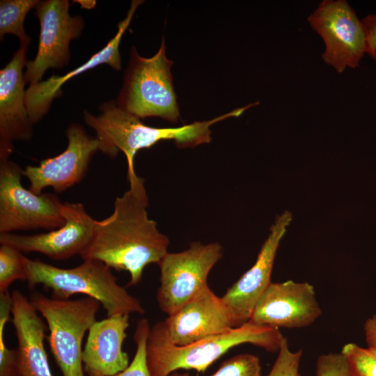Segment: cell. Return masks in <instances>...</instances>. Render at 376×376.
<instances>
[{
  "label": "cell",
  "mask_w": 376,
  "mask_h": 376,
  "mask_svg": "<svg viewBox=\"0 0 376 376\" xmlns=\"http://www.w3.org/2000/svg\"><path fill=\"white\" fill-rule=\"evenodd\" d=\"M127 178L129 189L116 198L110 216L95 220L92 240L80 256L127 272L128 285H136L144 268L151 263L159 265L168 253L169 240L148 218L143 179L137 175Z\"/></svg>",
  "instance_id": "6da1fadb"
},
{
  "label": "cell",
  "mask_w": 376,
  "mask_h": 376,
  "mask_svg": "<svg viewBox=\"0 0 376 376\" xmlns=\"http://www.w3.org/2000/svg\"><path fill=\"white\" fill-rule=\"evenodd\" d=\"M256 105L251 103L212 120L196 121L178 127L158 128L143 124L141 118L120 108L116 102L102 103L101 113L93 116L84 111L85 123L93 128L101 141L102 152L115 157L118 151L126 157L127 178L136 174L134 158L141 149L150 148L163 140H173L179 148H191L211 141L210 127L230 117H237L249 108Z\"/></svg>",
  "instance_id": "7a4b0ae2"
},
{
  "label": "cell",
  "mask_w": 376,
  "mask_h": 376,
  "mask_svg": "<svg viewBox=\"0 0 376 376\" xmlns=\"http://www.w3.org/2000/svg\"><path fill=\"white\" fill-rule=\"evenodd\" d=\"M283 338L279 329L249 321L224 334L180 346L171 341L162 321L150 329L146 362L151 376H169L179 369L201 373L233 347L250 343L275 352Z\"/></svg>",
  "instance_id": "3957f363"
},
{
  "label": "cell",
  "mask_w": 376,
  "mask_h": 376,
  "mask_svg": "<svg viewBox=\"0 0 376 376\" xmlns=\"http://www.w3.org/2000/svg\"><path fill=\"white\" fill-rule=\"evenodd\" d=\"M26 269L29 288L42 285L54 298L68 299L73 295H85L98 301L107 317L145 313L140 301L120 286L111 268L99 260L86 259L65 269L28 258Z\"/></svg>",
  "instance_id": "277c9868"
},
{
  "label": "cell",
  "mask_w": 376,
  "mask_h": 376,
  "mask_svg": "<svg viewBox=\"0 0 376 376\" xmlns=\"http://www.w3.org/2000/svg\"><path fill=\"white\" fill-rule=\"evenodd\" d=\"M172 65L166 55L164 38L157 53L150 58L141 56L132 47L118 106L141 119L159 117L178 122L180 111L173 89Z\"/></svg>",
  "instance_id": "5b68a950"
},
{
  "label": "cell",
  "mask_w": 376,
  "mask_h": 376,
  "mask_svg": "<svg viewBox=\"0 0 376 376\" xmlns=\"http://www.w3.org/2000/svg\"><path fill=\"white\" fill-rule=\"evenodd\" d=\"M30 301L47 324L50 350L63 376H85L81 343L100 303L89 297L59 299L36 292Z\"/></svg>",
  "instance_id": "8992f818"
},
{
  "label": "cell",
  "mask_w": 376,
  "mask_h": 376,
  "mask_svg": "<svg viewBox=\"0 0 376 376\" xmlns=\"http://www.w3.org/2000/svg\"><path fill=\"white\" fill-rule=\"evenodd\" d=\"M23 169L8 159L0 162V234L18 230H54L65 223L63 203L56 194H36L21 183Z\"/></svg>",
  "instance_id": "52a82bcc"
},
{
  "label": "cell",
  "mask_w": 376,
  "mask_h": 376,
  "mask_svg": "<svg viewBox=\"0 0 376 376\" xmlns=\"http://www.w3.org/2000/svg\"><path fill=\"white\" fill-rule=\"evenodd\" d=\"M222 255L217 242H196L183 251L168 252L158 265L157 301L162 311L172 314L206 287L208 274Z\"/></svg>",
  "instance_id": "ba28073f"
},
{
  "label": "cell",
  "mask_w": 376,
  "mask_h": 376,
  "mask_svg": "<svg viewBox=\"0 0 376 376\" xmlns=\"http://www.w3.org/2000/svg\"><path fill=\"white\" fill-rule=\"evenodd\" d=\"M308 22L324 42L322 58L327 65L338 73L359 66L366 53L365 31L347 1H322Z\"/></svg>",
  "instance_id": "9c48e42d"
},
{
  "label": "cell",
  "mask_w": 376,
  "mask_h": 376,
  "mask_svg": "<svg viewBox=\"0 0 376 376\" xmlns=\"http://www.w3.org/2000/svg\"><path fill=\"white\" fill-rule=\"evenodd\" d=\"M69 7L68 0H45L36 8L40 24L39 44L35 58L26 63V83L40 81L49 68L68 65L70 41L78 38L84 28L82 17L70 16Z\"/></svg>",
  "instance_id": "30bf717a"
},
{
  "label": "cell",
  "mask_w": 376,
  "mask_h": 376,
  "mask_svg": "<svg viewBox=\"0 0 376 376\" xmlns=\"http://www.w3.org/2000/svg\"><path fill=\"white\" fill-rule=\"evenodd\" d=\"M66 136L68 146L63 152L23 170V175L29 181V189L33 193L41 194L49 187L61 193L79 183L87 172L92 156L103 150L101 141L88 134L77 123L68 126Z\"/></svg>",
  "instance_id": "8fae6325"
},
{
  "label": "cell",
  "mask_w": 376,
  "mask_h": 376,
  "mask_svg": "<svg viewBox=\"0 0 376 376\" xmlns=\"http://www.w3.org/2000/svg\"><path fill=\"white\" fill-rule=\"evenodd\" d=\"M322 311L314 287L288 280L271 283L257 301L249 322L276 329L306 327Z\"/></svg>",
  "instance_id": "7c38bea8"
},
{
  "label": "cell",
  "mask_w": 376,
  "mask_h": 376,
  "mask_svg": "<svg viewBox=\"0 0 376 376\" xmlns=\"http://www.w3.org/2000/svg\"><path fill=\"white\" fill-rule=\"evenodd\" d=\"M63 213L65 223L59 228L31 235L0 234V244L22 253H40L55 260L80 256L92 240L95 220L81 203H64Z\"/></svg>",
  "instance_id": "4fadbf2b"
},
{
  "label": "cell",
  "mask_w": 376,
  "mask_h": 376,
  "mask_svg": "<svg viewBox=\"0 0 376 376\" xmlns=\"http://www.w3.org/2000/svg\"><path fill=\"white\" fill-rule=\"evenodd\" d=\"M164 324L171 341L180 346L239 327L222 297L217 296L208 285L169 315Z\"/></svg>",
  "instance_id": "5bb4252c"
},
{
  "label": "cell",
  "mask_w": 376,
  "mask_h": 376,
  "mask_svg": "<svg viewBox=\"0 0 376 376\" xmlns=\"http://www.w3.org/2000/svg\"><path fill=\"white\" fill-rule=\"evenodd\" d=\"M27 48L20 45L0 70V162L9 159L14 141H29L33 136L23 73Z\"/></svg>",
  "instance_id": "9a60e30c"
},
{
  "label": "cell",
  "mask_w": 376,
  "mask_h": 376,
  "mask_svg": "<svg viewBox=\"0 0 376 376\" xmlns=\"http://www.w3.org/2000/svg\"><path fill=\"white\" fill-rule=\"evenodd\" d=\"M292 218L287 210L276 217L253 265L222 297L239 326L249 321L257 301L272 283L276 254Z\"/></svg>",
  "instance_id": "2e32d148"
},
{
  "label": "cell",
  "mask_w": 376,
  "mask_h": 376,
  "mask_svg": "<svg viewBox=\"0 0 376 376\" xmlns=\"http://www.w3.org/2000/svg\"><path fill=\"white\" fill-rule=\"evenodd\" d=\"M143 1L134 0L126 17L118 24V31L101 50L93 54L86 63L64 74L52 75L45 81L30 84L26 90V106L31 123L38 122L49 111L52 101L58 97L61 87L70 79L102 64H107L116 70H121V56L119 51L123 36L128 28L137 8Z\"/></svg>",
  "instance_id": "e0dca14e"
},
{
  "label": "cell",
  "mask_w": 376,
  "mask_h": 376,
  "mask_svg": "<svg viewBox=\"0 0 376 376\" xmlns=\"http://www.w3.org/2000/svg\"><path fill=\"white\" fill-rule=\"evenodd\" d=\"M129 327V314H118L96 321L89 329L82 352L88 376H112L127 368L128 354L123 343Z\"/></svg>",
  "instance_id": "ac0fdd59"
},
{
  "label": "cell",
  "mask_w": 376,
  "mask_h": 376,
  "mask_svg": "<svg viewBox=\"0 0 376 376\" xmlns=\"http://www.w3.org/2000/svg\"><path fill=\"white\" fill-rule=\"evenodd\" d=\"M12 323L21 376H53L45 349L46 324L33 305L20 291L11 293Z\"/></svg>",
  "instance_id": "d6986e66"
},
{
  "label": "cell",
  "mask_w": 376,
  "mask_h": 376,
  "mask_svg": "<svg viewBox=\"0 0 376 376\" xmlns=\"http://www.w3.org/2000/svg\"><path fill=\"white\" fill-rule=\"evenodd\" d=\"M39 0H1L0 1V38L7 33L17 36L20 45L29 47L31 38L24 27L29 11L36 8Z\"/></svg>",
  "instance_id": "ffe728a7"
},
{
  "label": "cell",
  "mask_w": 376,
  "mask_h": 376,
  "mask_svg": "<svg viewBox=\"0 0 376 376\" xmlns=\"http://www.w3.org/2000/svg\"><path fill=\"white\" fill-rule=\"evenodd\" d=\"M28 258L17 249L7 244L0 246V294L8 292L17 280L27 279Z\"/></svg>",
  "instance_id": "44dd1931"
},
{
  "label": "cell",
  "mask_w": 376,
  "mask_h": 376,
  "mask_svg": "<svg viewBox=\"0 0 376 376\" xmlns=\"http://www.w3.org/2000/svg\"><path fill=\"white\" fill-rule=\"evenodd\" d=\"M11 308V294L9 292L0 294V376H21L17 351L7 347L4 338Z\"/></svg>",
  "instance_id": "7402d4cb"
},
{
  "label": "cell",
  "mask_w": 376,
  "mask_h": 376,
  "mask_svg": "<svg viewBox=\"0 0 376 376\" xmlns=\"http://www.w3.org/2000/svg\"><path fill=\"white\" fill-rule=\"evenodd\" d=\"M340 352L347 360L351 376H376V354L370 349L348 343Z\"/></svg>",
  "instance_id": "603a6c76"
},
{
  "label": "cell",
  "mask_w": 376,
  "mask_h": 376,
  "mask_svg": "<svg viewBox=\"0 0 376 376\" xmlns=\"http://www.w3.org/2000/svg\"><path fill=\"white\" fill-rule=\"evenodd\" d=\"M150 329L147 319L138 320L134 334L136 345L134 358L126 369L112 376H151L146 362V343Z\"/></svg>",
  "instance_id": "cb8c5ba5"
},
{
  "label": "cell",
  "mask_w": 376,
  "mask_h": 376,
  "mask_svg": "<svg viewBox=\"0 0 376 376\" xmlns=\"http://www.w3.org/2000/svg\"><path fill=\"white\" fill-rule=\"evenodd\" d=\"M211 376H262L260 361L253 354L236 355L222 363Z\"/></svg>",
  "instance_id": "d4e9b609"
},
{
  "label": "cell",
  "mask_w": 376,
  "mask_h": 376,
  "mask_svg": "<svg viewBox=\"0 0 376 376\" xmlns=\"http://www.w3.org/2000/svg\"><path fill=\"white\" fill-rule=\"evenodd\" d=\"M302 351H292L284 337L278 357L267 376H301L299 371Z\"/></svg>",
  "instance_id": "484cf974"
},
{
  "label": "cell",
  "mask_w": 376,
  "mask_h": 376,
  "mask_svg": "<svg viewBox=\"0 0 376 376\" xmlns=\"http://www.w3.org/2000/svg\"><path fill=\"white\" fill-rule=\"evenodd\" d=\"M316 376H351L345 356L341 353L320 355L315 364Z\"/></svg>",
  "instance_id": "4316f807"
},
{
  "label": "cell",
  "mask_w": 376,
  "mask_h": 376,
  "mask_svg": "<svg viewBox=\"0 0 376 376\" xmlns=\"http://www.w3.org/2000/svg\"><path fill=\"white\" fill-rule=\"evenodd\" d=\"M366 36V51L376 60V14L367 15L362 20Z\"/></svg>",
  "instance_id": "83f0119b"
},
{
  "label": "cell",
  "mask_w": 376,
  "mask_h": 376,
  "mask_svg": "<svg viewBox=\"0 0 376 376\" xmlns=\"http://www.w3.org/2000/svg\"><path fill=\"white\" fill-rule=\"evenodd\" d=\"M363 330L367 347L376 354V313L366 320Z\"/></svg>",
  "instance_id": "f1b7e54d"
},
{
  "label": "cell",
  "mask_w": 376,
  "mask_h": 376,
  "mask_svg": "<svg viewBox=\"0 0 376 376\" xmlns=\"http://www.w3.org/2000/svg\"><path fill=\"white\" fill-rule=\"evenodd\" d=\"M74 1L79 3L82 8L86 9H92L96 4V1L94 0H76Z\"/></svg>",
  "instance_id": "f546056e"
},
{
  "label": "cell",
  "mask_w": 376,
  "mask_h": 376,
  "mask_svg": "<svg viewBox=\"0 0 376 376\" xmlns=\"http://www.w3.org/2000/svg\"><path fill=\"white\" fill-rule=\"evenodd\" d=\"M169 376H189L188 373H173Z\"/></svg>",
  "instance_id": "4dcf8cb0"
}]
</instances>
